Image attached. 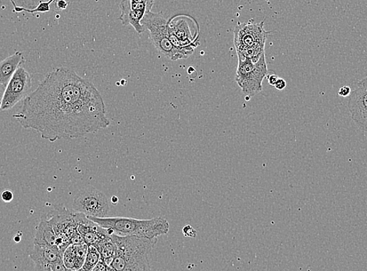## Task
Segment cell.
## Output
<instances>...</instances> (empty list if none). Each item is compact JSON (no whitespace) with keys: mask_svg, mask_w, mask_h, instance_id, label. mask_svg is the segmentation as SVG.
<instances>
[{"mask_svg":"<svg viewBox=\"0 0 367 271\" xmlns=\"http://www.w3.org/2000/svg\"><path fill=\"white\" fill-rule=\"evenodd\" d=\"M57 237L49 220L43 218L36 229L34 244L57 246Z\"/></svg>","mask_w":367,"mask_h":271,"instance_id":"obj_17","label":"cell"},{"mask_svg":"<svg viewBox=\"0 0 367 271\" xmlns=\"http://www.w3.org/2000/svg\"><path fill=\"white\" fill-rule=\"evenodd\" d=\"M73 209L87 217L106 218L110 208L105 194L97 188L87 186L79 190L74 199Z\"/></svg>","mask_w":367,"mask_h":271,"instance_id":"obj_8","label":"cell"},{"mask_svg":"<svg viewBox=\"0 0 367 271\" xmlns=\"http://www.w3.org/2000/svg\"><path fill=\"white\" fill-rule=\"evenodd\" d=\"M116 245L115 256L110 262L112 270H150V255L157 238H148L134 235L111 234Z\"/></svg>","mask_w":367,"mask_h":271,"instance_id":"obj_2","label":"cell"},{"mask_svg":"<svg viewBox=\"0 0 367 271\" xmlns=\"http://www.w3.org/2000/svg\"><path fill=\"white\" fill-rule=\"evenodd\" d=\"M100 254L101 260L105 261L110 266V262L113 260L116 253V245L111 238V235H108L103 238L102 240L95 245Z\"/></svg>","mask_w":367,"mask_h":271,"instance_id":"obj_18","label":"cell"},{"mask_svg":"<svg viewBox=\"0 0 367 271\" xmlns=\"http://www.w3.org/2000/svg\"><path fill=\"white\" fill-rule=\"evenodd\" d=\"M63 259L68 270H80L84 265V262L77 256L75 245H70L68 247L63 253Z\"/></svg>","mask_w":367,"mask_h":271,"instance_id":"obj_19","label":"cell"},{"mask_svg":"<svg viewBox=\"0 0 367 271\" xmlns=\"http://www.w3.org/2000/svg\"><path fill=\"white\" fill-rule=\"evenodd\" d=\"M101 260L100 254L94 245H89L85 257L84 265L80 270L91 271Z\"/></svg>","mask_w":367,"mask_h":271,"instance_id":"obj_20","label":"cell"},{"mask_svg":"<svg viewBox=\"0 0 367 271\" xmlns=\"http://www.w3.org/2000/svg\"><path fill=\"white\" fill-rule=\"evenodd\" d=\"M1 198L5 203H11L14 199V193L11 190H5L1 195Z\"/></svg>","mask_w":367,"mask_h":271,"instance_id":"obj_23","label":"cell"},{"mask_svg":"<svg viewBox=\"0 0 367 271\" xmlns=\"http://www.w3.org/2000/svg\"><path fill=\"white\" fill-rule=\"evenodd\" d=\"M366 133H367V132Z\"/></svg>","mask_w":367,"mask_h":271,"instance_id":"obj_31","label":"cell"},{"mask_svg":"<svg viewBox=\"0 0 367 271\" xmlns=\"http://www.w3.org/2000/svg\"><path fill=\"white\" fill-rule=\"evenodd\" d=\"M93 271H109L112 270L111 267L105 261L100 260L97 265L93 268Z\"/></svg>","mask_w":367,"mask_h":271,"instance_id":"obj_22","label":"cell"},{"mask_svg":"<svg viewBox=\"0 0 367 271\" xmlns=\"http://www.w3.org/2000/svg\"><path fill=\"white\" fill-rule=\"evenodd\" d=\"M119 8H121L122 14L119 16V20L122 21L123 26H132L139 35L145 33L146 29L142 25L141 21L144 18L146 11L132 10L129 0H122L119 4Z\"/></svg>","mask_w":367,"mask_h":271,"instance_id":"obj_13","label":"cell"},{"mask_svg":"<svg viewBox=\"0 0 367 271\" xmlns=\"http://www.w3.org/2000/svg\"><path fill=\"white\" fill-rule=\"evenodd\" d=\"M71 245H82L85 244L83 237L79 233L70 238Z\"/></svg>","mask_w":367,"mask_h":271,"instance_id":"obj_24","label":"cell"},{"mask_svg":"<svg viewBox=\"0 0 367 271\" xmlns=\"http://www.w3.org/2000/svg\"><path fill=\"white\" fill-rule=\"evenodd\" d=\"M348 109L355 124L367 132V76L357 83L348 97Z\"/></svg>","mask_w":367,"mask_h":271,"instance_id":"obj_10","label":"cell"},{"mask_svg":"<svg viewBox=\"0 0 367 271\" xmlns=\"http://www.w3.org/2000/svg\"><path fill=\"white\" fill-rule=\"evenodd\" d=\"M13 117L51 142L81 138L110 124L97 87L67 68L48 74Z\"/></svg>","mask_w":367,"mask_h":271,"instance_id":"obj_1","label":"cell"},{"mask_svg":"<svg viewBox=\"0 0 367 271\" xmlns=\"http://www.w3.org/2000/svg\"><path fill=\"white\" fill-rule=\"evenodd\" d=\"M142 25L149 31L151 43L156 49L171 60H183L182 55L174 47L169 38V21L162 12H148L142 18Z\"/></svg>","mask_w":367,"mask_h":271,"instance_id":"obj_5","label":"cell"},{"mask_svg":"<svg viewBox=\"0 0 367 271\" xmlns=\"http://www.w3.org/2000/svg\"><path fill=\"white\" fill-rule=\"evenodd\" d=\"M77 229L87 245H97L103 238L107 236V230L100 226L97 223L90 220L84 213L75 211Z\"/></svg>","mask_w":367,"mask_h":271,"instance_id":"obj_11","label":"cell"},{"mask_svg":"<svg viewBox=\"0 0 367 271\" xmlns=\"http://www.w3.org/2000/svg\"><path fill=\"white\" fill-rule=\"evenodd\" d=\"M267 73L265 53L256 63L250 59H238L235 81L247 100L262 91V81Z\"/></svg>","mask_w":367,"mask_h":271,"instance_id":"obj_6","label":"cell"},{"mask_svg":"<svg viewBox=\"0 0 367 271\" xmlns=\"http://www.w3.org/2000/svg\"><path fill=\"white\" fill-rule=\"evenodd\" d=\"M169 33L176 36L183 47L199 45L198 37L191 35L188 23L186 20H179L176 22L169 21Z\"/></svg>","mask_w":367,"mask_h":271,"instance_id":"obj_15","label":"cell"},{"mask_svg":"<svg viewBox=\"0 0 367 271\" xmlns=\"http://www.w3.org/2000/svg\"><path fill=\"white\" fill-rule=\"evenodd\" d=\"M50 224L57 237V245L62 256L70 244V238L78 233L75 211H70L61 205L55 206L50 213Z\"/></svg>","mask_w":367,"mask_h":271,"instance_id":"obj_7","label":"cell"},{"mask_svg":"<svg viewBox=\"0 0 367 271\" xmlns=\"http://www.w3.org/2000/svg\"><path fill=\"white\" fill-rule=\"evenodd\" d=\"M111 201H112V203H113L114 204H117L118 202V198L117 196H113V197H112Z\"/></svg>","mask_w":367,"mask_h":271,"instance_id":"obj_29","label":"cell"},{"mask_svg":"<svg viewBox=\"0 0 367 271\" xmlns=\"http://www.w3.org/2000/svg\"><path fill=\"white\" fill-rule=\"evenodd\" d=\"M286 82L285 80L283 78H278L276 84L275 85V87H276V90L278 91H282L286 87Z\"/></svg>","mask_w":367,"mask_h":271,"instance_id":"obj_26","label":"cell"},{"mask_svg":"<svg viewBox=\"0 0 367 271\" xmlns=\"http://www.w3.org/2000/svg\"><path fill=\"white\" fill-rule=\"evenodd\" d=\"M352 92V90H351V87L349 86L345 85L341 87V89L339 91V97H348L349 95Z\"/></svg>","mask_w":367,"mask_h":271,"instance_id":"obj_25","label":"cell"},{"mask_svg":"<svg viewBox=\"0 0 367 271\" xmlns=\"http://www.w3.org/2000/svg\"><path fill=\"white\" fill-rule=\"evenodd\" d=\"M234 33V43L238 59H250L256 63L265 53L269 33L265 29V22L250 21L248 23H239Z\"/></svg>","mask_w":367,"mask_h":271,"instance_id":"obj_4","label":"cell"},{"mask_svg":"<svg viewBox=\"0 0 367 271\" xmlns=\"http://www.w3.org/2000/svg\"><path fill=\"white\" fill-rule=\"evenodd\" d=\"M31 85V75L25 68L19 67L6 85L0 110H10L25 100Z\"/></svg>","mask_w":367,"mask_h":271,"instance_id":"obj_9","label":"cell"},{"mask_svg":"<svg viewBox=\"0 0 367 271\" xmlns=\"http://www.w3.org/2000/svg\"><path fill=\"white\" fill-rule=\"evenodd\" d=\"M278 78H279V77L277 76L276 75H269L267 77V81H268L269 85L275 86Z\"/></svg>","mask_w":367,"mask_h":271,"instance_id":"obj_27","label":"cell"},{"mask_svg":"<svg viewBox=\"0 0 367 271\" xmlns=\"http://www.w3.org/2000/svg\"><path fill=\"white\" fill-rule=\"evenodd\" d=\"M182 233L186 237L196 238L197 236L196 230L191 225H186L183 228Z\"/></svg>","mask_w":367,"mask_h":271,"instance_id":"obj_21","label":"cell"},{"mask_svg":"<svg viewBox=\"0 0 367 271\" xmlns=\"http://www.w3.org/2000/svg\"><path fill=\"white\" fill-rule=\"evenodd\" d=\"M75 0H18L21 6L18 7L14 0H11L16 11H26L36 13V9L41 4H49L51 6V11H60L66 10L68 6L75 2Z\"/></svg>","mask_w":367,"mask_h":271,"instance_id":"obj_14","label":"cell"},{"mask_svg":"<svg viewBox=\"0 0 367 271\" xmlns=\"http://www.w3.org/2000/svg\"><path fill=\"white\" fill-rule=\"evenodd\" d=\"M6 85L0 84V108H1L2 100L6 90Z\"/></svg>","mask_w":367,"mask_h":271,"instance_id":"obj_28","label":"cell"},{"mask_svg":"<svg viewBox=\"0 0 367 271\" xmlns=\"http://www.w3.org/2000/svg\"><path fill=\"white\" fill-rule=\"evenodd\" d=\"M219 2H222V0H218Z\"/></svg>","mask_w":367,"mask_h":271,"instance_id":"obj_30","label":"cell"},{"mask_svg":"<svg viewBox=\"0 0 367 271\" xmlns=\"http://www.w3.org/2000/svg\"><path fill=\"white\" fill-rule=\"evenodd\" d=\"M87 218L107 229L110 235L154 238L166 235L170 230L169 221L161 217L149 220L129 218Z\"/></svg>","mask_w":367,"mask_h":271,"instance_id":"obj_3","label":"cell"},{"mask_svg":"<svg viewBox=\"0 0 367 271\" xmlns=\"http://www.w3.org/2000/svg\"><path fill=\"white\" fill-rule=\"evenodd\" d=\"M36 265V270L52 271L53 266L63 259L57 246L34 244V248L29 254Z\"/></svg>","mask_w":367,"mask_h":271,"instance_id":"obj_12","label":"cell"},{"mask_svg":"<svg viewBox=\"0 0 367 271\" xmlns=\"http://www.w3.org/2000/svg\"><path fill=\"white\" fill-rule=\"evenodd\" d=\"M23 61V53L16 52L2 61H0V84L7 85L16 70L21 67Z\"/></svg>","mask_w":367,"mask_h":271,"instance_id":"obj_16","label":"cell"}]
</instances>
